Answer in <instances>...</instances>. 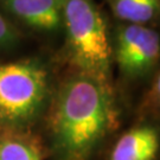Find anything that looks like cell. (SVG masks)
Returning a JSON list of instances; mask_svg holds the SVG:
<instances>
[{
    "label": "cell",
    "instance_id": "1",
    "mask_svg": "<svg viewBox=\"0 0 160 160\" xmlns=\"http://www.w3.org/2000/svg\"><path fill=\"white\" fill-rule=\"evenodd\" d=\"M125 112L114 82L69 69L43 120L48 160H103L123 128Z\"/></svg>",
    "mask_w": 160,
    "mask_h": 160
},
{
    "label": "cell",
    "instance_id": "2",
    "mask_svg": "<svg viewBox=\"0 0 160 160\" xmlns=\"http://www.w3.org/2000/svg\"><path fill=\"white\" fill-rule=\"evenodd\" d=\"M55 87L51 70L38 58L0 64V129H34Z\"/></svg>",
    "mask_w": 160,
    "mask_h": 160
},
{
    "label": "cell",
    "instance_id": "3",
    "mask_svg": "<svg viewBox=\"0 0 160 160\" xmlns=\"http://www.w3.org/2000/svg\"><path fill=\"white\" fill-rule=\"evenodd\" d=\"M63 57L69 69L113 81L112 32L94 0H64Z\"/></svg>",
    "mask_w": 160,
    "mask_h": 160
},
{
    "label": "cell",
    "instance_id": "4",
    "mask_svg": "<svg viewBox=\"0 0 160 160\" xmlns=\"http://www.w3.org/2000/svg\"><path fill=\"white\" fill-rule=\"evenodd\" d=\"M113 67L122 84H148L160 67V32L153 26L121 23L112 32Z\"/></svg>",
    "mask_w": 160,
    "mask_h": 160
},
{
    "label": "cell",
    "instance_id": "5",
    "mask_svg": "<svg viewBox=\"0 0 160 160\" xmlns=\"http://www.w3.org/2000/svg\"><path fill=\"white\" fill-rule=\"evenodd\" d=\"M103 160H160V121L133 118L115 135Z\"/></svg>",
    "mask_w": 160,
    "mask_h": 160
},
{
    "label": "cell",
    "instance_id": "6",
    "mask_svg": "<svg viewBox=\"0 0 160 160\" xmlns=\"http://www.w3.org/2000/svg\"><path fill=\"white\" fill-rule=\"evenodd\" d=\"M63 2L64 0H0L12 16L42 32L63 29Z\"/></svg>",
    "mask_w": 160,
    "mask_h": 160
},
{
    "label": "cell",
    "instance_id": "7",
    "mask_svg": "<svg viewBox=\"0 0 160 160\" xmlns=\"http://www.w3.org/2000/svg\"><path fill=\"white\" fill-rule=\"evenodd\" d=\"M0 160H48L42 134L34 129H0Z\"/></svg>",
    "mask_w": 160,
    "mask_h": 160
},
{
    "label": "cell",
    "instance_id": "8",
    "mask_svg": "<svg viewBox=\"0 0 160 160\" xmlns=\"http://www.w3.org/2000/svg\"><path fill=\"white\" fill-rule=\"evenodd\" d=\"M114 17L123 24L146 25L160 20V0H107Z\"/></svg>",
    "mask_w": 160,
    "mask_h": 160
},
{
    "label": "cell",
    "instance_id": "9",
    "mask_svg": "<svg viewBox=\"0 0 160 160\" xmlns=\"http://www.w3.org/2000/svg\"><path fill=\"white\" fill-rule=\"evenodd\" d=\"M133 118H147L160 121V67L133 109Z\"/></svg>",
    "mask_w": 160,
    "mask_h": 160
},
{
    "label": "cell",
    "instance_id": "10",
    "mask_svg": "<svg viewBox=\"0 0 160 160\" xmlns=\"http://www.w3.org/2000/svg\"><path fill=\"white\" fill-rule=\"evenodd\" d=\"M20 33L7 18L0 12V51L13 46L18 42Z\"/></svg>",
    "mask_w": 160,
    "mask_h": 160
}]
</instances>
